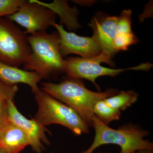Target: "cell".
Instances as JSON below:
<instances>
[{
  "mask_svg": "<svg viewBox=\"0 0 153 153\" xmlns=\"http://www.w3.org/2000/svg\"><path fill=\"white\" fill-rule=\"evenodd\" d=\"M7 102L6 100H0V128L9 120Z\"/></svg>",
  "mask_w": 153,
  "mask_h": 153,
  "instance_id": "20",
  "label": "cell"
},
{
  "mask_svg": "<svg viewBox=\"0 0 153 153\" xmlns=\"http://www.w3.org/2000/svg\"><path fill=\"white\" fill-rule=\"evenodd\" d=\"M30 140L19 126L9 120L0 128V149L7 153H21Z\"/></svg>",
  "mask_w": 153,
  "mask_h": 153,
  "instance_id": "11",
  "label": "cell"
},
{
  "mask_svg": "<svg viewBox=\"0 0 153 153\" xmlns=\"http://www.w3.org/2000/svg\"><path fill=\"white\" fill-rule=\"evenodd\" d=\"M38 110L35 119L46 127L51 124L64 126L76 135L88 133L89 126L70 107L39 89L35 93Z\"/></svg>",
  "mask_w": 153,
  "mask_h": 153,
  "instance_id": "4",
  "label": "cell"
},
{
  "mask_svg": "<svg viewBox=\"0 0 153 153\" xmlns=\"http://www.w3.org/2000/svg\"><path fill=\"white\" fill-rule=\"evenodd\" d=\"M18 90L17 85L7 84L0 79V100H14Z\"/></svg>",
  "mask_w": 153,
  "mask_h": 153,
  "instance_id": "19",
  "label": "cell"
},
{
  "mask_svg": "<svg viewBox=\"0 0 153 153\" xmlns=\"http://www.w3.org/2000/svg\"><path fill=\"white\" fill-rule=\"evenodd\" d=\"M55 153L51 152V153Z\"/></svg>",
  "mask_w": 153,
  "mask_h": 153,
  "instance_id": "24",
  "label": "cell"
},
{
  "mask_svg": "<svg viewBox=\"0 0 153 153\" xmlns=\"http://www.w3.org/2000/svg\"><path fill=\"white\" fill-rule=\"evenodd\" d=\"M7 102L9 120L26 134L30 140V146L34 152L42 153L45 150L44 144H50L46 134L49 132L48 130L35 119H28L23 116L17 109L14 100H9Z\"/></svg>",
  "mask_w": 153,
  "mask_h": 153,
  "instance_id": "9",
  "label": "cell"
},
{
  "mask_svg": "<svg viewBox=\"0 0 153 153\" xmlns=\"http://www.w3.org/2000/svg\"><path fill=\"white\" fill-rule=\"evenodd\" d=\"M93 114L107 125L113 121L119 120L121 116L120 111L110 106L104 100L96 103L94 107Z\"/></svg>",
  "mask_w": 153,
  "mask_h": 153,
  "instance_id": "15",
  "label": "cell"
},
{
  "mask_svg": "<svg viewBox=\"0 0 153 153\" xmlns=\"http://www.w3.org/2000/svg\"><path fill=\"white\" fill-rule=\"evenodd\" d=\"M95 131L93 142L87 150L81 153H93L102 145L112 144L120 148V153H135L141 150H153V144L144 139L149 133L138 126L125 125L113 129L100 120L95 116L92 119Z\"/></svg>",
  "mask_w": 153,
  "mask_h": 153,
  "instance_id": "3",
  "label": "cell"
},
{
  "mask_svg": "<svg viewBox=\"0 0 153 153\" xmlns=\"http://www.w3.org/2000/svg\"><path fill=\"white\" fill-rule=\"evenodd\" d=\"M99 153H109V152H100Z\"/></svg>",
  "mask_w": 153,
  "mask_h": 153,
  "instance_id": "23",
  "label": "cell"
},
{
  "mask_svg": "<svg viewBox=\"0 0 153 153\" xmlns=\"http://www.w3.org/2000/svg\"><path fill=\"white\" fill-rule=\"evenodd\" d=\"M33 1L49 9L55 15H58L61 23L65 24L69 30H75L79 27L76 18V10L70 7L66 1L55 0L51 3L43 2L38 0Z\"/></svg>",
  "mask_w": 153,
  "mask_h": 153,
  "instance_id": "13",
  "label": "cell"
},
{
  "mask_svg": "<svg viewBox=\"0 0 153 153\" xmlns=\"http://www.w3.org/2000/svg\"><path fill=\"white\" fill-rule=\"evenodd\" d=\"M26 29V33L32 34L46 32L50 26L56 25V15L46 7L33 0L25 1L14 14L7 16Z\"/></svg>",
  "mask_w": 153,
  "mask_h": 153,
  "instance_id": "7",
  "label": "cell"
},
{
  "mask_svg": "<svg viewBox=\"0 0 153 153\" xmlns=\"http://www.w3.org/2000/svg\"><path fill=\"white\" fill-rule=\"evenodd\" d=\"M26 0H0V18L16 13Z\"/></svg>",
  "mask_w": 153,
  "mask_h": 153,
  "instance_id": "18",
  "label": "cell"
},
{
  "mask_svg": "<svg viewBox=\"0 0 153 153\" xmlns=\"http://www.w3.org/2000/svg\"><path fill=\"white\" fill-rule=\"evenodd\" d=\"M135 153H153V150H141L137 151Z\"/></svg>",
  "mask_w": 153,
  "mask_h": 153,
  "instance_id": "21",
  "label": "cell"
},
{
  "mask_svg": "<svg viewBox=\"0 0 153 153\" xmlns=\"http://www.w3.org/2000/svg\"><path fill=\"white\" fill-rule=\"evenodd\" d=\"M137 38L134 33L131 34H117L114 40L113 47L116 52L126 50L132 45L136 44Z\"/></svg>",
  "mask_w": 153,
  "mask_h": 153,
  "instance_id": "16",
  "label": "cell"
},
{
  "mask_svg": "<svg viewBox=\"0 0 153 153\" xmlns=\"http://www.w3.org/2000/svg\"><path fill=\"white\" fill-rule=\"evenodd\" d=\"M27 34L10 19L0 18V61L18 68L26 63L31 53Z\"/></svg>",
  "mask_w": 153,
  "mask_h": 153,
  "instance_id": "5",
  "label": "cell"
},
{
  "mask_svg": "<svg viewBox=\"0 0 153 153\" xmlns=\"http://www.w3.org/2000/svg\"><path fill=\"white\" fill-rule=\"evenodd\" d=\"M111 59L101 54L97 57L91 58L79 57H68L65 60L64 73L70 78L76 79H85L93 82L98 88L95 82L96 79L99 76H115L126 70H149L152 65L150 63H142L135 67L124 69H112L100 66L104 62L110 65L113 63Z\"/></svg>",
  "mask_w": 153,
  "mask_h": 153,
  "instance_id": "6",
  "label": "cell"
},
{
  "mask_svg": "<svg viewBox=\"0 0 153 153\" xmlns=\"http://www.w3.org/2000/svg\"><path fill=\"white\" fill-rule=\"evenodd\" d=\"M42 79L41 75L36 71L22 70L0 61V79L7 84L16 85L22 83L27 84L31 87L34 94L40 89L38 83Z\"/></svg>",
  "mask_w": 153,
  "mask_h": 153,
  "instance_id": "12",
  "label": "cell"
},
{
  "mask_svg": "<svg viewBox=\"0 0 153 153\" xmlns=\"http://www.w3.org/2000/svg\"><path fill=\"white\" fill-rule=\"evenodd\" d=\"M131 10H124L120 16L117 17V33L131 34L134 33L131 30Z\"/></svg>",
  "mask_w": 153,
  "mask_h": 153,
  "instance_id": "17",
  "label": "cell"
},
{
  "mask_svg": "<svg viewBox=\"0 0 153 153\" xmlns=\"http://www.w3.org/2000/svg\"><path fill=\"white\" fill-rule=\"evenodd\" d=\"M41 85L40 89L74 110L89 127L92 126L96 103L118 93L113 88L103 92L91 91L79 79L70 77L60 83L45 82Z\"/></svg>",
  "mask_w": 153,
  "mask_h": 153,
  "instance_id": "1",
  "label": "cell"
},
{
  "mask_svg": "<svg viewBox=\"0 0 153 153\" xmlns=\"http://www.w3.org/2000/svg\"><path fill=\"white\" fill-rule=\"evenodd\" d=\"M139 94L133 90L121 91L104 99L107 104L120 111L125 110L137 100Z\"/></svg>",
  "mask_w": 153,
  "mask_h": 153,
  "instance_id": "14",
  "label": "cell"
},
{
  "mask_svg": "<svg viewBox=\"0 0 153 153\" xmlns=\"http://www.w3.org/2000/svg\"><path fill=\"white\" fill-rule=\"evenodd\" d=\"M27 38L31 53L24 65L25 70L36 71L42 78L64 73L65 60L60 53L58 32L37 33Z\"/></svg>",
  "mask_w": 153,
  "mask_h": 153,
  "instance_id": "2",
  "label": "cell"
},
{
  "mask_svg": "<svg viewBox=\"0 0 153 153\" xmlns=\"http://www.w3.org/2000/svg\"><path fill=\"white\" fill-rule=\"evenodd\" d=\"M0 153H7L5 152L2 149H0Z\"/></svg>",
  "mask_w": 153,
  "mask_h": 153,
  "instance_id": "22",
  "label": "cell"
},
{
  "mask_svg": "<svg viewBox=\"0 0 153 153\" xmlns=\"http://www.w3.org/2000/svg\"><path fill=\"white\" fill-rule=\"evenodd\" d=\"M117 22L116 16H107L99 19L94 17L89 25L93 30V37L101 47V54L111 59L116 53L113 41L117 34Z\"/></svg>",
  "mask_w": 153,
  "mask_h": 153,
  "instance_id": "10",
  "label": "cell"
},
{
  "mask_svg": "<svg viewBox=\"0 0 153 153\" xmlns=\"http://www.w3.org/2000/svg\"><path fill=\"white\" fill-rule=\"evenodd\" d=\"M54 27L57 30L60 38V51L62 57L69 54H76L82 58H94L99 56L102 49L93 36H79L64 30L63 26L56 24Z\"/></svg>",
  "mask_w": 153,
  "mask_h": 153,
  "instance_id": "8",
  "label": "cell"
}]
</instances>
